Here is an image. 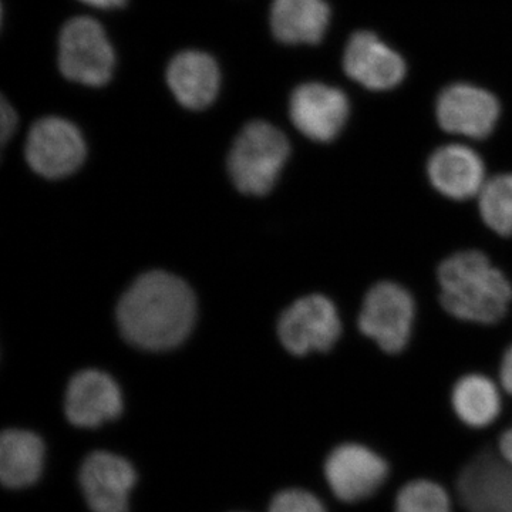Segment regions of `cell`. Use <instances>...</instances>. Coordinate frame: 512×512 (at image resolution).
<instances>
[{"mask_svg":"<svg viewBox=\"0 0 512 512\" xmlns=\"http://www.w3.org/2000/svg\"><path fill=\"white\" fill-rule=\"evenodd\" d=\"M333 10L328 0H272L269 26L278 42L318 46L328 36Z\"/></svg>","mask_w":512,"mask_h":512,"instance_id":"17","label":"cell"},{"mask_svg":"<svg viewBox=\"0 0 512 512\" xmlns=\"http://www.w3.org/2000/svg\"><path fill=\"white\" fill-rule=\"evenodd\" d=\"M456 501L446 485L431 478L406 481L394 498V512H456Z\"/></svg>","mask_w":512,"mask_h":512,"instance_id":"21","label":"cell"},{"mask_svg":"<svg viewBox=\"0 0 512 512\" xmlns=\"http://www.w3.org/2000/svg\"><path fill=\"white\" fill-rule=\"evenodd\" d=\"M137 474L126 458L94 451L80 468V485L93 512H127Z\"/></svg>","mask_w":512,"mask_h":512,"instance_id":"14","label":"cell"},{"mask_svg":"<svg viewBox=\"0 0 512 512\" xmlns=\"http://www.w3.org/2000/svg\"><path fill=\"white\" fill-rule=\"evenodd\" d=\"M392 467L382 453L362 441H343L323 461L330 494L345 505L372 500L389 481Z\"/></svg>","mask_w":512,"mask_h":512,"instance_id":"5","label":"cell"},{"mask_svg":"<svg viewBox=\"0 0 512 512\" xmlns=\"http://www.w3.org/2000/svg\"><path fill=\"white\" fill-rule=\"evenodd\" d=\"M450 407L456 419L470 430L491 429L503 419L507 397L498 380L481 372L466 373L451 384Z\"/></svg>","mask_w":512,"mask_h":512,"instance_id":"16","label":"cell"},{"mask_svg":"<svg viewBox=\"0 0 512 512\" xmlns=\"http://www.w3.org/2000/svg\"><path fill=\"white\" fill-rule=\"evenodd\" d=\"M195 298L183 279L167 272H148L120 299L117 322L124 338L146 350L175 348L190 335Z\"/></svg>","mask_w":512,"mask_h":512,"instance_id":"1","label":"cell"},{"mask_svg":"<svg viewBox=\"0 0 512 512\" xmlns=\"http://www.w3.org/2000/svg\"><path fill=\"white\" fill-rule=\"evenodd\" d=\"M25 153L35 173L46 178H62L83 164L86 143L79 128L70 121L45 117L30 128Z\"/></svg>","mask_w":512,"mask_h":512,"instance_id":"12","label":"cell"},{"mask_svg":"<svg viewBox=\"0 0 512 512\" xmlns=\"http://www.w3.org/2000/svg\"><path fill=\"white\" fill-rule=\"evenodd\" d=\"M342 330L338 306L319 293L293 302L278 322L279 340L295 356L328 352L339 342Z\"/></svg>","mask_w":512,"mask_h":512,"instance_id":"10","label":"cell"},{"mask_svg":"<svg viewBox=\"0 0 512 512\" xmlns=\"http://www.w3.org/2000/svg\"><path fill=\"white\" fill-rule=\"evenodd\" d=\"M477 200L487 228L500 237H512V173L488 178Z\"/></svg>","mask_w":512,"mask_h":512,"instance_id":"20","label":"cell"},{"mask_svg":"<svg viewBox=\"0 0 512 512\" xmlns=\"http://www.w3.org/2000/svg\"><path fill=\"white\" fill-rule=\"evenodd\" d=\"M497 450L505 463L512 466V419L497 436Z\"/></svg>","mask_w":512,"mask_h":512,"instance_id":"25","label":"cell"},{"mask_svg":"<svg viewBox=\"0 0 512 512\" xmlns=\"http://www.w3.org/2000/svg\"><path fill=\"white\" fill-rule=\"evenodd\" d=\"M80 2L86 3V5L92 6V8L109 10L123 8L127 0H80Z\"/></svg>","mask_w":512,"mask_h":512,"instance_id":"26","label":"cell"},{"mask_svg":"<svg viewBox=\"0 0 512 512\" xmlns=\"http://www.w3.org/2000/svg\"><path fill=\"white\" fill-rule=\"evenodd\" d=\"M123 410V397L117 383L99 370L77 373L69 383L64 412L70 423L83 429L99 427L117 419Z\"/></svg>","mask_w":512,"mask_h":512,"instance_id":"15","label":"cell"},{"mask_svg":"<svg viewBox=\"0 0 512 512\" xmlns=\"http://www.w3.org/2000/svg\"><path fill=\"white\" fill-rule=\"evenodd\" d=\"M268 512H330V510L328 503L316 491L292 485L274 495Z\"/></svg>","mask_w":512,"mask_h":512,"instance_id":"22","label":"cell"},{"mask_svg":"<svg viewBox=\"0 0 512 512\" xmlns=\"http://www.w3.org/2000/svg\"><path fill=\"white\" fill-rule=\"evenodd\" d=\"M437 284L441 308L463 322L495 325L510 309V279L478 249L447 256L437 268Z\"/></svg>","mask_w":512,"mask_h":512,"instance_id":"2","label":"cell"},{"mask_svg":"<svg viewBox=\"0 0 512 512\" xmlns=\"http://www.w3.org/2000/svg\"><path fill=\"white\" fill-rule=\"evenodd\" d=\"M416 316V301L406 286L380 281L366 292L357 326L384 353L399 355L412 340Z\"/></svg>","mask_w":512,"mask_h":512,"instance_id":"7","label":"cell"},{"mask_svg":"<svg viewBox=\"0 0 512 512\" xmlns=\"http://www.w3.org/2000/svg\"><path fill=\"white\" fill-rule=\"evenodd\" d=\"M45 464V444L32 431L6 430L0 439V478L9 488L39 480Z\"/></svg>","mask_w":512,"mask_h":512,"instance_id":"19","label":"cell"},{"mask_svg":"<svg viewBox=\"0 0 512 512\" xmlns=\"http://www.w3.org/2000/svg\"><path fill=\"white\" fill-rule=\"evenodd\" d=\"M505 424L503 419L484 431L480 446L451 485L456 512H512V466L497 450Z\"/></svg>","mask_w":512,"mask_h":512,"instance_id":"3","label":"cell"},{"mask_svg":"<svg viewBox=\"0 0 512 512\" xmlns=\"http://www.w3.org/2000/svg\"><path fill=\"white\" fill-rule=\"evenodd\" d=\"M167 83L185 109L204 110L214 103L220 92V67L208 53L184 50L168 64Z\"/></svg>","mask_w":512,"mask_h":512,"instance_id":"18","label":"cell"},{"mask_svg":"<svg viewBox=\"0 0 512 512\" xmlns=\"http://www.w3.org/2000/svg\"><path fill=\"white\" fill-rule=\"evenodd\" d=\"M426 174L431 187L451 201L477 198L488 180L484 158L463 143L437 147L427 158Z\"/></svg>","mask_w":512,"mask_h":512,"instance_id":"13","label":"cell"},{"mask_svg":"<svg viewBox=\"0 0 512 512\" xmlns=\"http://www.w3.org/2000/svg\"><path fill=\"white\" fill-rule=\"evenodd\" d=\"M57 62L67 80L101 87L113 76L116 55L100 23L79 16L70 19L60 32Z\"/></svg>","mask_w":512,"mask_h":512,"instance_id":"9","label":"cell"},{"mask_svg":"<svg viewBox=\"0 0 512 512\" xmlns=\"http://www.w3.org/2000/svg\"><path fill=\"white\" fill-rule=\"evenodd\" d=\"M0 113H2V120H0L2 121V143L6 144V141L13 136L16 127H18V114L6 99L2 100Z\"/></svg>","mask_w":512,"mask_h":512,"instance_id":"24","label":"cell"},{"mask_svg":"<svg viewBox=\"0 0 512 512\" xmlns=\"http://www.w3.org/2000/svg\"><path fill=\"white\" fill-rule=\"evenodd\" d=\"M498 383L507 399L512 400V345L505 350L500 367H498Z\"/></svg>","mask_w":512,"mask_h":512,"instance_id":"23","label":"cell"},{"mask_svg":"<svg viewBox=\"0 0 512 512\" xmlns=\"http://www.w3.org/2000/svg\"><path fill=\"white\" fill-rule=\"evenodd\" d=\"M340 67L350 82L373 94L396 92L409 77L406 56L373 29L350 33L340 55Z\"/></svg>","mask_w":512,"mask_h":512,"instance_id":"6","label":"cell"},{"mask_svg":"<svg viewBox=\"0 0 512 512\" xmlns=\"http://www.w3.org/2000/svg\"><path fill=\"white\" fill-rule=\"evenodd\" d=\"M352 101L345 90L323 82L295 87L289 99V117L296 130L316 143H332L348 126Z\"/></svg>","mask_w":512,"mask_h":512,"instance_id":"11","label":"cell"},{"mask_svg":"<svg viewBox=\"0 0 512 512\" xmlns=\"http://www.w3.org/2000/svg\"><path fill=\"white\" fill-rule=\"evenodd\" d=\"M291 156L288 137L266 121H251L235 138L228 156L232 183L247 195H266Z\"/></svg>","mask_w":512,"mask_h":512,"instance_id":"4","label":"cell"},{"mask_svg":"<svg viewBox=\"0 0 512 512\" xmlns=\"http://www.w3.org/2000/svg\"><path fill=\"white\" fill-rule=\"evenodd\" d=\"M434 119L443 133L485 140L503 117V103L481 84L458 80L446 84L434 99Z\"/></svg>","mask_w":512,"mask_h":512,"instance_id":"8","label":"cell"}]
</instances>
